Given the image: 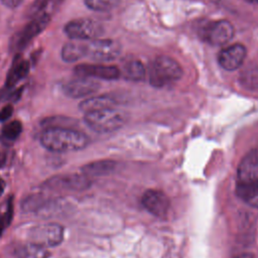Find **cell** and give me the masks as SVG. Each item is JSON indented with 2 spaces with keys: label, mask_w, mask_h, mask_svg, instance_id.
<instances>
[{
  "label": "cell",
  "mask_w": 258,
  "mask_h": 258,
  "mask_svg": "<svg viewBox=\"0 0 258 258\" xmlns=\"http://www.w3.org/2000/svg\"><path fill=\"white\" fill-rule=\"evenodd\" d=\"M116 100L109 95H101V96H94L91 98L86 99L80 104V110L83 111L85 114L107 109V108H114L116 105Z\"/></svg>",
  "instance_id": "9a60e30c"
},
{
  "label": "cell",
  "mask_w": 258,
  "mask_h": 258,
  "mask_svg": "<svg viewBox=\"0 0 258 258\" xmlns=\"http://www.w3.org/2000/svg\"><path fill=\"white\" fill-rule=\"evenodd\" d=\"M234 258H254V256L251 253H242L238 256H235Z\"/></svg>",
  "instance_id": "f1b7e54d"
},
{
  "label": "cell",
  "mask_w": 258,
  "mask_h": 258,
  "mask_svg": "<svg viewBox=\"0 0 258 258\" xmlns=\"http://www.w3.org/2000/svg\"><path fill=\"white\" fill-rule=\"evenodd\" d=\"M21 132H22L21 122L18 120L11 121V122L7 123L6 125H4V127L2 128L1 140H2V142L6 143V144L12 143L19 137Z\"/></svg>",
  "instance_id": "7402d4cb"
},
{
  "label": "cell",
  "mask_w": 258,
  "mask_h": 258,
  "mask_svg": "<svg viewBox=\"0 0 258 258\" xmlns=\"http://www.w3.org/2000/svg\"><path fill=\"white\" fill-rule=\"evenodd\" d=\"M100 89V83L94 79L78 77L63 85V93L74 99L84 98L96 93Z\"/></svg>",
  "instance_id": "7c38bea8"
},
{
  "label": "cell",
  "mask_w": 258,
  "mask_h": 258,
  "mask_svg": "<svg viewBox=\"0 0 258 258\" xmlns=\"http://www.w3.org/2000/svg\"><path fill=\"white\" fill-rule=\"evenodd\" d=\"M45 204V200L41 195H31L22 202V209L24 211H39Z\"/></svg>",
  "instance_id": "cb8c5ba5"
},
{
  "label": "cell",
  "mask_w": 258,
  "mask_h": 258,
  "mask_svg": "<svg viewBox=\"0 0 258 258\" xmlns=\"http://www.w3.org/2000/svg\"><path fill=\"white\" fill-rule=\"evenodd\" d=\"M75 74L78 77L102 80H116L121 76L117 67L103 63H80L75 68Z\"/></svg>",
  "instance_id": "9c48e42d"
},
{
  "label": "cell",
  "mask_w": 258,
  "mask_h": 258,
  "mask_svg": "<svg viewBox=\"0 0 258 258\" xmlns=\"http://www.w3.org/2000/svg\"><path fill=\"white\" fill-rule=\"evenodd\" d=\"M12 113H13V107H12V105L8 104V105L4 106V107L0 110V121H1V122L7 121V120L11 117Z\"/></svg>",
  "instance_id": "4316f807"
},
{
  "label": "cell",
  "mask_w": 258,
  "mask_h": 258,
  "mask_svg": "<svg viewBox=\"0 0 258 258\" xmlns=\"http://www.w3.org/2000/svg\"><path fill=\"white\" fill-rule=\"evenodd\" d=\"M121 74H123L125 79L137 82L144 79L145 68L143 63L139 60H129L124 64Z\"/></svg>",
  "instance_id": "44dd1931"
},
{
  "label": "cell",
  "mask_w": 258,
  "mask_h": 258,
  "mask_svg": "<svg viewBox=\"0 0 258 258\" xmlns=\"http://www.w3.org/2000/svg\"><path fill=\"white\" fill-rule=\"evenodd\" d=\"M91 185L90 177L85 174L64 173L57 174L48 178L42 186L50 190L58 191H81L85 190Z\"/></svg>",
  "instance_id": "5b68a950"
},
{
  "label": "cell",
  "mask_w": 258,
  "mask_h": 258,
  "mask_svg": "<svg viewBox=\"0 0 258 258\" xmlns=\"http://www.w3.org/2000/svg\"><path fill=\"white\" fill-rule=\"evenodd\" d=\"M50 17L45 13H41L27 23L23 29L17 34L15 40V47L22 49L25 47L34 37H36L49 23Z\"/></svg>",
  "instance_id": "8fae6325"
},
{
  "label": "cell",
  "mask_w": 258,
  "mask_h": 258,
  "mask_svg": "<svg viewBox=\"0 0 258 258\" xmlns=\"http://www.w3.org/2000/svg\"><path fill=\"white\" fill-rule=\"evenodd\" d=\"M5 188V181L0 177V194L4 190Z\"/></svg>",
  "instance_id": "4dcf8cb0"
},
{
  "label": "cell",
  "mask_w": 258,
  "mask_h": 258,
  "mask_svg": "<svg viewBox=\"0 0 258 258\" xmlns=\"http://www.w3.org/2000/svg\"><path fill=\"white\" fill-rule=\"evenodd\" d=\"M31 243L44 248L54 247L63 240V228L56 223H48L33 227L29 232Z\"/></svg>",
  "instance_id": "52a82bcc"
},
{
  "label": "cell",
  "mask_w": 258,
  "mask_h": 258,
  "mask_svg": "<svg viewBox=\"0 0 258 258\" xmlns=\"http://www.w3.org/2000/svg\"><path fill=\"white\" fill-rule=\"evenodd\" d=\"M17 258H48L49 252L47 248L34 243H27L15 249Z\"/></svg>",
  "instance_id": "d6986e66"
},
{
  "label": "cell",
  "mask_w": 258,
  "mask_h": 258,
  "mask_svg": "<svg viewBox=\"0 0 258 258\" xmlns=\"http://www.w3.org/2000/svg\"><path fill=\"white\" fill-rule=\"evenodd\" d=\"M141 204L147 212L157 218L165 217L170 206L168 197L159 189H147L142 195Z\"/></svg>",
  "instance_id": "30bf717a"
},
{
  "label": "cell",
  "mask_w": 258,
  "mask_h": 258,
  "mask_svg": "<svg viewBox=\"0 0 258 258\" xmlns=\"http://www.w3.org/2000/svg\"><path fill=\"white\" fill-rule=\"evenodd\" d=\"M66 34L74 40H93L103 34V26L91 18H80L68 22L63 28Z\"/></svg>",
  "instance_id": "277c9868"
},
{
  "label": "cell",
  "mask_w": 258,
  "mask_h": 258,
  "mask_svg": "<svg viewBox=\"0 0 258 258\" xmlns=\"http://www.w3.org/2000/svg\"><path fill=\"white\" fill-rule=\"evenodd\" d=\"M48 0H34L29 8L30 14H36L39 11H41L47 4Z\"/></svg>",
  "instance_id": "484cf974"
},
{
  "label": "cell",
  "mask_w": 258,
  "mask_h": 258,
  "mask_svg": "<svg viewBox=\"0 0 258 258\" xmlns=\"http://www.w3.org/2000/svg\"><path fill=\"white\" fill-rule=\"evenodd\" d=\"M0 221H1V218H0Z\"/></svg>",
  "instance_id": "d6a6232c"
},
{
  "label": "cell",
  "mask_w": 258,
  "mask_h": 258,
  "mask_svg": "<svg viewBox=\"0 0 258 258\" xmlns=\"http://www.w3.org/2000/svg\"><path fill=\"white\" fill-rule=\"evenodd\" d=\"M244 81H245V84H247L248 86H251L252 88L258 87V71L252 70L250 73L245 74Z\"/></svg>",
  "instance_id": "d4e9b609"
},
{
  "label": "cell",
  "mask_w": 258,
  "mask_h": 258,
  "mask_svg": "<svg viewBox=\"0 0 258 258\" xmlns=\"http://www.w3.org/2000/svg\"><path fill=\"white\" fill-rule=\"evenodd\" d=\"M234 27L227 20H218L209 23L204 28L206 41L213 45H222L230 41L234 36Z\"/></svg>",
  "instance_id": "ba28073f"
},
{
  "label": "cell",
  "mask_w": 258,
  "mask_h": 258,
  "mask_svg": "<svg viewBox=\"0 0 258 258\" xmlns=\"http://www.w3.org/2000/svg\"><path fill=\"white\" fill-rule=\"evenodd\" d=\"M5 6L9 7V8H16L18 7L23 0H0Z\"/></svg>",
  "instance_id": "83f0119b"
},
{
  "label": "cell",
  "mask_w": 258,
  "mask_h": 258,
  "mask_svg": "<svg viewBox=\"0 0 258 258\" xmlns=\"http://www.w3.org/2000/svg\"><path fill=\"white\" fill-rule=\"evenodd\" d=\"M5 160H6L5 153H0V166H3V164L5 163Z\"/></svg>",
  "instance_id": "f546056e"
},
{
  "label": "cell",
  "mask_w": 258,
  "mask_h": 258,
  "mask_svg": "<svg viewBox=\"0 0 258 258\" xmlns=\"http://www.w3.org/2000/svg\"><path fill=\"white\" fill-rule=\"evenodd\" d=\"M236 194L246 204L258 208V180L236 184Z\"/></svg>",
  "instance_id": "2e32d148"
},
{
  "label": "cell",
  "mask_w": 258,
  "mask_h": 258,
  "mask_svg": "<svg viewBox=\"0 0 258 258\" xmlns=\"http://www.w3.org/2000/svg\"><path fill=\"white\" fill-rule=\"evenodd\" d=\"M181 75L182 69L179 63L167 55L155 57L149 68V82L157 88L179 80Z\"/></svg>",
  "instance_id": "3957f363"
},
{
  "label": "cell",
  "mask_w": 258,
  "mask_h": 258,
  "mask_svg": "<svg viewBox=\"0 0 258 258\" xmlns=\"http://www.w3.org/2000/svg\"><path fill=\"white\" fill-rule=\"evenodd\" d=\"M86 57L85 42L71 41L66 43L61 49V58L67 62H74Z\"/></svg>",
  "instance_id": "ac0fdd59"
},
{
  "label": "cell",
  "mask_w": 258,
  "mask_h": 258,
  "mask_svg": "<svg viewBox=\"0 0 258 258\" xmlns=\"http://www.w3.org/2000/svg\"><path fill=\"white\" fill-rule=\"evenodd\" d=\"M246 57V48L244 45L235 43L224 47L218 55L220 66L226 71H235L239 69Z\"/></svg>",
  "instance_id": "4fadbf2b"
},
{
  "label": "cell",
  "mask_w": 258,
  "mask_h": 258,
  "mask_svg": "<svg viewBox=\"0 0 258 258\" xmlns=\"http://www.w3.org/2000/svg\"><path fill=\"white\" fill-rule=\"evenodd\" d=\"M86 57L98 61H111L117 58L121 52V45L108 38H97L85 42Z\"/></svg>",
  "instance_id": "8992f818"
},
{
  "label": "cell",
  "mask_w": 258,
  "mask_h": 258,
  "mask_svg": "<svg viewBox=\"0 0 258 258\" xmlns=\"http://www.w3.org/2000/svg\"><path fill=\"white\" fill-rule=\"evenodd\" d=\"M30 64L25 59H17L14 61L13 66L11 67L10 72L7 75L6 79V86L12 87L16 83H18L20 80L25 78L27 74L29 73Z\"/></svg>",
  "instance_id": "ffe728a7"
},
{
  "label": "cell",
  "mask_w": 258,
  "mask_h": 258,
  "mask_svg": "<svg viewBox=\"0 0 258 258\" xmlns=\"http://www.w3.org/2000/svg\"><path fill=\"white\" fill-rule=\"evenodd\" d=\"M120 1L121 0H85V4L91 10L105 12L115 8Z\"/></svg>",
  "instance_id": "603a6c76"
},
{
  "label": "cell",
  "mask_w": 258,
  "mask_h": 258,
  "mask_svg": "<svg viewBox=\"0 0 258 258\" xmlns=\"http://www.w3.org/2000/svg\"><path fill=\"white\" fill-rule=\"evenodd\" d=\"M41 145L53 152L79 151L87 147L89 138L81 131L66 127H49L40 136Z\"/></svg>",
  "instance_id": "6da1fadb"
},
{
  "label": "cell",
  "mask_w": 258,
  "mask_h": 258,
  "mask_svg": "<svg viewBox=\"0 0 258 258\" xmlns=\"http://www.w3.org/2000/svg\"><path fill=\"white\" fill-rule=\"evenodd\" d=\"M258 180V150L248 152L238 165L237 182L245 183Z\"/></svg>",
  "instance_id": "5bb4252c"
},
{
  "label": "cell",
  "mask_w": 258,
  "mask_h": 258,
  "mask_svg": "<svg viewBox=\"0 0 258 258\" xmlns=\"http://www.w3.org/2000/svg\"><path fill=\"white\" fill-rule=\"evenodd\" d=\"M246 1L251 4H258V0H246Z\"/></svg>",
  "instance_id": "1f68e13d"
},
{
  "label": "cell",
  "mask_w": 258,
  "mask_h": 258,
  "mask_svg": "<svg viewBox=\"0 0 258 258\" xmlns=\"http://www.w3.org/2000/svg\"><path fill=\"white\" fill-rule=\"evenodd\" d=\"M126 113L114 108L102 109L86 113L84 121L93 131L110 133L120 129L126 122Z\"/></svg>",
  "instance_id": "7a4b0ae2"
},
{
  "label": "cell",
  "mask_w": 258,
  "mask_h": 258,
  "mask_svg": "<svg viewBox=\"0 0 258 258\" xmlns=\"http://www.w3.org/2000/svg\"><path fill=\"white\" fill-rule=\"evenodd\" d=\"M116 167V162L113 160H98L90 162L82 167V172L88 177L100 176L111 173Z\"/></svg>",
  "instance_id": "e0dca14e"
}]
</instances>
